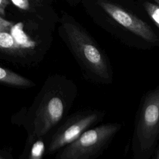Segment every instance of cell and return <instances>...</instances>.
Wrapping results in <instances>:
<instances>
[{
    "label": "cell",
    "mask_w": 159,
    "mask_h": 159,
    "mask_svg": "<svg viewBox=\"0 0 159 159\" xmlns=\"http://www.w3.org/2000/svg\"><path fill=\"white\" fill-rule=\"evenodd\" d=\"M77 94L72 80L60 75L48 76L26 115L28 137L47 136L63 120Z\"/></svg>",
    "instance_id": "6da1fadb"
},
{
    "label": "cell",
    "mask_w": 159,
    "mask_h": 159,
    "mask_svg": "<svg viewBox=\"0 0 159 159\" xmlns=\"http://www.w3.org/2000/svg\"><path fill=\"white\" fill-rule=\"evenodd\" d=\"M159 135V86L142 97L131 140L133 159H151Z\"/></svg>",
    "instance_id": "7a4b0ae2"
},
{
    "label": "cell",
    "mask_w": 159,
    "mask_h": 159,
    "mask_svg": "<svg viewBox=\"0 0 159 159\" xmlns=\"http://www.w3.org/2000/svg\"><path fill=\"white\" fill-rule=\"evenodd\" d=\"M63 26L87 80L98 84H111L113 82L111 68L104 55L89 36L71 22H66Z\"/></svg>",
    "instance_id": "3957f363"
},
{
    "label": "cell",
    "mask_w": 159,
    "mask_h": 159,
    "mask_svg": "<svg viewBox=\"0 0 159 159\" xmlns=\"http://www.w3.org/2000/svg\"><path fill=\"white\" fill-rule=\"evenodd\" d=\"M122 128L119 122L94 126L55 153V159H97Z\"/></svg>",
    "instance_id": "277c9868"
},
{
    "label": "cell",
    "mask_w": 159,
    "mask_h": 159,
    "mask_svg": "<svg viewBox=\"0 0 159 159\" xmlns=\"http://www.w3.org/2000/svg\"><path fill=\"white\" fill-rule=\"evenodd\" d=\"M104 110L87 109L78 111L60 122L48 140L46 154L53 155L71 143L84 132L95 126L105 117Z\"/></svg>",
    "instance_id": "5b68a950"
},
{
    "label": "cell",
    "mask_w": 159,
    "mask_h": 159,
    "mask_svg": "<svg viewBox=\"0 0 159 159\" xmlns=\"http://www.w3.org/2000/svg\"><path fill=\"white\" fill-rule=\"evenodd\" d=\"M100 6L117 22L146 41L155 43L157 37L146 22L110 2L99 1Z\"/></svg>",
    "instance_id": "8992f818"
},
{
    "label": "cell",
    "mask_w": 159,
    "mask_h": 159,
    "mask_svg": "<svg viewBox=\"0 0 159 159\" xmlns=\"http://www.w3.org/2000/svg\"><path fill=\"white\" fill-rule=\"evenodd\" d=\"M47 142V136L28 137L24 159H42L46 154Z\"/></svg>",
    "instance_id": "52a82bcc"
},
{
    "label": "cell",
    "mask_w": 159,
    "mask_h": 159,
    "mask_svg": "<svg viewBox=\"0 0 159 159\" xmlns=\"http://www.w3.org/2000/svg\"><path fill=\"white\" fill-rule=\"evenodd\" d=\"M0 82L19 88H31L35 86V83L32 80L1 66Z\"/></svg>",
    "instance_id": "ba28073f"
},
{
    "label": "cell",
    "mask_w": 159,
    "mask_h": 159,
    "mask_svg": "<svg viewBox=\"0 0 159 159\" xmlns=\"http://www.w3.org/2000/svg\"><path fill=\"white\" fill-rule=\"evenodd\" d=\"M22 22L13 24L11 28V35L14 40L17 49H32L36 43L32 40L24 32Z\"/></svg>",
    "instance_id": "9c48e42d"
},
{
    "label": "cell",
    "mask_w": 159,
    "mask_h": 159,
    "mask_svg": "<svg viewBox=\"0 0 159 159\" xmlns=\"http://www.w3.org/2000/svg\"><path fill=\"white\" fill-rule=\"evenodd\" d=\"M12 25V22L2 19L0 16V48L8 50L17 49L11 35Z\"/></svg>",
    "instance_id": "30bf717a"
},
{
    "label": "cell",
    "mask_w": 159,
    "mask_h": 159,
    "mask_svg": "<svg viewBox=\"0 0 159 159\" xmlns=\"http://www.w3.org/2000/svg\"><path fill=\"white\" fill-rule=\"evenodd\" d=\"M144 6L148 15L150 16L156 25L159 26V7L157 5L149 2H145Z\"/></svg>",
    "instance_id": "8fae6325"
},
{
    "label": "cell",
    "mask_w": 159,
    "mask_h": 159,
    "mask_svg": "<svg viewBox=\"0 0 159 159\" xmlns=\"http://www.w3.org/2000/svg\"><path fill=\"white\" fill-rule=\"evenodd\" d=\"M12 3L23 10H28L29 9V2L28 0H11Z\"/></svg>",
    "instance_id": "7c38bea8"
},
{
    "label": "cell",
    "mask_w": 159,
    "mask_h": 159,
    "mask_svg": "<svg viewBox=\"0 0 159 159\" xmlns=\"http://www.w3.org/2000/svg\"><path fill=\"white\" fill-rule=\"evenodd\" d=\"M8 4V0H0V14L1 16H4L5 9Z\"/></svg>",
    "instance_id": "4fadbf2b"
},
{
    "label": "cell",
    "mask_w": 159,
    "mask_h": 159,
    "mask_svg": "<svg viewBox=\"0 0 159 159\" xmlns=\"http://www.w3.org/2000/svg\"><path fill=\"white\" fill-rule=\"evenodd\" d=\"M0 159H4V158H2V157L0 155Z\"/></svg>",
    "instance_id": "5bb4252c"
}]
</instances>
